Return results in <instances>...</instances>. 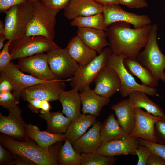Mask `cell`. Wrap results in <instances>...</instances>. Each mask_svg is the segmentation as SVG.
<instances>
[{
  "instance_id": "1",
  "label": "cell",
  "mask_w": 165,
  "mask_h": 165,
  "mask_svg": "<svg viewBox=\"0 0 165 165\" xmlns=\"http://www.w3.org/2000/svg\"><path fill=\"white\" fill-rule=\"evenodd\" d=\"M152 27L151 24L139 28H132L124 22L113 23L105 31L112 53H123L128 57L136 58L145 46Z\"/></svg>"
},
{
  "instance_id": "2",
  "label": "cell",
  "mask_w": 165,
  "mask_h": 165,
  "mask_svg": "<svg viewBox=\"0 0 165 165\" xmlns=\"http://www.w3.org/2000/svg\"><path fill=\"white\" fill-rule=\"evenodd\" d=\"M63 141L53 144L48 149L42 148L29 140L19 141L4 134L0 144L13 155L24 157L37 165H58L57 155Z\"/></svg>"
},
{
  "instance_id": "3",
  "label": "cell",
  "mask_w": 165,
  "mask_h": 165,
  "mask_svg": "<svg viewBox=\"0 0 165 165\" xmlns=\"http://www.w3.org/2000/svg\"><path fill=\"white\" fill-rule=\"evenodd\" d=\"M4 34L7 40L12 41L24 36L33 13V5L30 0L13 6L5 12Z\"/></svg>"
},
{
  "instance_id": "4",
  "label": "cell",
  "mask_w": 165,
  "mask_h": 165,
  "mask_svg": "<svg viewBox=\"0 0 165 165\" xmlns=\"http://www.w3.org/2000/svg\"><path fill=\"white\" fill-rule=\"evenodd\" d=\"M32 2L33 16L25 36L41 35L53 40L55 35L56 16L60 10L50 8L40 0Z\"/></svg>"
},
{
  "instance_id": "5",
  "label": "cell",
  "mask_w": 165,
  "mask_h": 165,
  "mask_svg": "<svg viewBox=\"0 0 165 165\" xmlns=\"http://www.w3.org/2000/svg\"><path fill=\"white\" fill-rule=\"evenodd\" d=\"M158 29L157 24L152 25L144 50L139 52L136 59L159 81L165 68V56L160 50L157 42Z\"/></svg>"
},
{
  "instance_id": "6",
  "label": "cell",
  "mask_w": 165,
  "mask_h": 165,
  "mask_svg": "<svg viewBox=\"0 0 165 165\" xmlns=\"http://www.w3.org/2000/svg\"><path fill=\"white\" fill-rule=\"evenodd\" d=\"M61 48L53 40L41 35L23 37L12 41L9 50L12 60L19 59Z\"/></svg>"
},
{
  "instance_id": "7",
  "label": "cell",
  "mask_w": 165,
  "mask_h": 165,
  "mask_svg": "<svg viewBox=\"0 0 165 165\" xmlns=\"http://www.w3.org/2000/svg\"><path fill=\"white\" fill-rule=\"evenodd\" d=\"M112 53L110 47H105L89 63L83 66H79L78 70L70 79V85L72 89L77 88L81 93L90 86L100 71L107 65Z\"/></svg>"
},
{
  "instance_id": "8",
  "label": "cell",
  "mask_w": 165,
  "mask_h": 165,
  "mask_svg": "<svg viewBox=\"0 0 165 165\" xmlns=\"http://www.w3.org/2000/svg\"><path fill=\"white\" fill-rule=\"evenodd\" d=\"M127 57H128L123 53L115 54L112 53L107 64L114 69L118 74L121 83L120 92L121 97L128 96L130 93L136 91H142L152 96L156 95L157 91L155 88L139 84L128 71L123 63L124 59Z\"/></svg>"
},
{
  "instance_id": "9",
  "label": "cell",
  "mask_w": 165,
  "mask_h": 165,
  "mask_svg": "<svg viewBox=\"0 0 165 165\" xmlns=\"http://www.w3.org/2000/svg\"><path fill=\"white\" fill-rule=\"evenodd\" d=\"M46 54L51 71L58 79L71 78L79 68V65L71 57L66 48L52 50Z\"/></svg>"
},
{
  "instance_id": "10",
  "label": "cell",
  "mask_w": 165,
  "mask_h": 165,
  "mask_svg": "<svg viewBox=\"0 0 165 165\" xmlns=\"http://www.w3.org/2000/svg\"><path fill=\"white\" fill-rule=\"evenodd\" d=\"M102 13L107 28L114 23L124 22L132 24L134 28H139L151 24V20L146 15H138L127 12L119 4L103 6Z\"/></svg>"
},
{
  "instance_id": "11",
  "label": "cell",
  "mask_w": 165,
  "mask_h": 165,
  "mask_svg": "<svg viewBox=\"0 0 165 165\" xmlns=\"http://www.w3.org/2000/svg\"><path fill=\"white\" fill-rule=\"evenodd\" d=\"M65 80L56 79L34 85L24 89L20 97L27 101L33 99L48 101L57 100L60 93L65 89Z\"/></svg>"
},
{
  "instance_id": "12",
  "label": "cell",
  "mask_w": 165,
  "mask_h": 165,
  "mask_svg": "<svg viewBox=\"0 0 165 165\" xmlns=\"http://www.w3.org/2000/svg\"><path fill=\"white\" fill-rule=\"evenodd\" d=\"M16 65L22 72L43 81L59 79L51 72L44 53L19 59Z\"/></svg>"
},
{
  "instance_id": "13",
  "label": "cell",
  "mask_w": 165,
  "mask_h": 165,
  "mask_svg": "<svg viewBox=\"0 0 165 165\" xmlns=\"http://www.w3.org/2000/svg\"><path fill=\"white\" fill-rule=\"evenodd\" d=\"M8 110L9 113L6 116L0 113V132L16 140L27 141L29 138L26 133L27 124L22 118V110L18 105Z\"/></svg>"
},
{
  "instance_id": "14",
  "label": "cell",
  "mask_w": 165,
  "mask_h": 165,
  "mask_svg": "<svg viewBox=\"0 0 165 165\" xmlns=\"http://www.w3.org/2000/svg\"><path fill=\"white\" fill-rule=\"evenodd\" d=\"M135 123L134 129L129 135L157 143L154 132L156 123L163 116H155L141 108H134Z\"/></svg>"
},
{
  "instance_id": "15",
  "label": "cell",
  "mask_w": 165,
  "mask_h": 165,
  "mask_svg": "<svg viewBox=\"0 0 165 165\" xmlns=\"http://www.w3.org/2000/svg\"><path fill=\"white\" fill-rule=\"evenodd\" d=\"M94 81L95 83L94 92L106 97L110 98L120 89L121 83L118 73L107 65L100 71Z\"/></svg>"
},
{
  "instance_id": "16",
  "label": "cell",
  "mask_w": 165,
  "mask_h": 165,
  "mask_svg": "<svg viewBox=\"0 0 165 165\" xmlns=\"http://www.w3.org/2000/svg\"><path fill=\"white\" fill-rule=\"evenodd\" d=\"M140 144L139 138L129 136L102 144L97 152L103 155H136L135 150Z\"/></svg>"
},
{
  "instance_id": "17",
  "label": "cell",
  "mask_w": 165,
  "mask_h": 165,
  "mask_svg": "<svg viewBox=\"0 0 165 165\" xmlns=\"http://www.w3.org/2000/svg\"><path fill=\"white\" fill-rule=\"evenodd\" d=\"M0 71L4 72L13 82L14 87L12 93L19 101L22 92L26 88L45 81L24 74L13 62Z\"/></svg>"
},
{
  "instance_id": "18",
  "label": "cell",
  "mask_w": 165,
  "mask_h": 165,
  "mask_svg": "<svg viewBox=\"0 0 165 165\" xmlns=\"http://www.w3.org/2000/svg\"><path fill=\"white\" fill-rule=\"evenodd\" d=\"M101 123L97 121L89 130L71 143L78 153H90L96 152L102 143L100 137Z\"/></svg>"
},
{
  "instance_id": "19",
  "label": "cell",
  "mask_w": 165,
  "mask_h": 165,
  "mask_svg": "<svg viewBox=\"0 0 165 165\" xmlns=\"http://www.w3.org/2000/svg\"><path fill=\"white\" fill-rule=\"evenodd\" d=\"M64 15L68 20L102 13L103 6L93 0H71L64 9Z\"/></svg>"
},
{
  "instance_id": "20",
  "label": "cell",
  "mask_w": 165,
  "mask_h": 165,
  "mask_svg": "<svg viewBox=\"0 0 165 165\" xmlns=\"http://www.w3.org/2000/svg\"><path fill=\"white\" fill-rule=\"evenodd\" d=\"M65 48L80 66L87 64L97 56L96 51L86 45L77 35L71 39Z\"/></svg>"
},
{
  "instance_id": "21",
  "label": "cell",
  "mask_w": 165,
  "mask_h": 165,
  "mask_svg": "<svg viewBox=\"0 0 165 165\" xmlns=\"http://www.w3.org/2000/svg\"><path fill=\"white\" fill-rule=\"evenodd\" d=\"M77 35L83 42L98 54L109 45L107 36L104 30L88 28H78Z\"/></svg>"
},
{
  "instance_id": "22",
  "label": "cell",
  "mask_w": 165,
  "mask_h": 165,
  "mask_svg": "<svg viewBox=\"0 0 165 165\" xmlns=\"http://www.w3.org/2000/svg\"><path fill=\"white\" fill-rule=\"evenodd\" d=\"M77 88L68 91L63 90L60 93L58 100L61 104L62 112L72 121L77 119L81 114V101Z\"/></svg>"
},
{
  "instance_id": "23",
  "label": "cell",
  "mask_w": 165,
  "mask_h": 165,
  "mask_svg": "<svg viewBox=\"0 0 165 165\" xmlns=\"http://www.w3.org/2000/svg\"><path fill=\"white\" fill-rule=\"evenodd\" d=\"M121 127L129 135L133 131L135 123L134 108L129 98L121 100L111 107Z\"/></svg>"
},
{
  "instance_id": "24",
  "label": "cell",
  "mask_w": 165,
  "mask_h": 165,
  "mask_svg": "<svg viewBox=\"0 0 165 165\" xmlns=\"http://www.w3.org/2000/svg\"><path fill=\"white\" fill-rule=\"evenodd\" d=\"M82 105L83 114H90L97 116H99L103 107L108 105L110 98L100 95L95 93L90 86L80 94Z\"/></svg>"
},
{
  "instance_id": "25",
  "label": "cell",
  "mask_w": 165,
  "mask_h": 165,
  "mask_svg": "<svg viewBox=\"0 0 165 165\" xmlns=\"http://www.w3.org/2000/svg\"><path fill=\"white\" fill-rule=\"evenodd\" d=\"M26 134L28 137L35 141L40 147L48 149L56 143L65 141L66 138L63 134H55L46 131H41L36 126L27 124Z\"/></svg>"
},
{
  "instance_id": "26",
  "label": "cell",
  "mask_w": 165,
  "mask_h": 165,
  "mask_svg": "<svg viewBox=\"0 0 165 165\" xmlns=\"http://www.w3.org/2000/svg\"><path fill=\"white\" fill-rule=\"evenodd\" d=\"M96 117L90 114H81L77 119L71 121L64 134L66 138L71 143L74 142L97 122Z\"/></svg>"
},
{
  "instance_id": "27",
  "label": "cell",
  "mask_w": 165,
  "mask_h": 165,
  "mask_svg": "<svg viewBox=\"0 0 165 165\" xmlns=\"http://www.w3.org/2000/svg\"><path fill=\"white\" fill-rule=\"evenodd\" d=\"M123 64L128 71L141 81L142 84L155 88L159 84L151 72L143 66L136 58L127 57L123 61Z\"/></svg>"
},
{
  "instance_id": "28",
  "label": "cell",
  "mask_w": 165,
  "mask_h": 165,
  "mask_svg": "<svg viewBox=\"0 0 165 165\" xmlns=\"http://www.w3.org/2000/svg\"><path fill=\"white\" fill-rule=\"evenodd\" d=\"M129 135L120 126L113 113L110 114L101 124L100 137L102 144Z\"/></svg>"
},
{
  "instance_id": "29",
  "label": "cell",
  "mask_w": 165,
  "mask_h": 165,
  "mask_svg": "<svg viewBox=\"0 0 165 165\" xmlns=\"http://www.w3.org/2000/svg\"><path fill=\"white\" fill-rule=\"evenodd\" d=\"M39 117L45 120L47 124L46 131L50 133L60 134L65 133L71 121L62 112L50 111L41 113Z\"/></svg>"
},
{
  "instance_id": "30",
  "label": "cell",
  "mask_w": 165,
  "mask_h": 165,
  "mask_svg": "<svg viewBox=\"0 0 165 165\" xmlns=\"http://www.w3.org/2000/svg\"><path fill=\"white\" fill-rule=\"evenodd\" d=\"M145 93L136 91L128 95L134 108H142L148 112L155 116H164V112L160 107L151 101Z\"/></svg>"
},
{
  "instance_id": "31",
  "label": "cell",
  "mask_w": 165,
  "mask_h": 165,
  "mask_svg": "<svg viewBox=\"0 0 165 165\" xmlns=\"http://www.w3.org/2000/svg\"><path fill=\"white\" fill-rule=\"evenodd\" d=\"M64 144L60 148L57 161L60 165H81V154L74 149L69 140L66 138Z\"/></svg>"
},
{
  "instance_id": "32",
  "label": "cell",
  "mask_w": 165,
  "mask_h": 165,
  "mask_svg": "<svg viewBox=\"0 0 165 165\" xmlns=\"http://www.w3.org/2000/svg\"><path fill=\"white\" fill-rule=\"evenodd\" d=\"M70 25L78 28H94L104 31L107 28L105 25L102 13L76 18L71 22Z\"/></svg>"
},
{
  "instance_id": "33",
  "label": "cell",
  "mask_w": 165,
  "mask_h": 165,
  "mask_svg": "<svg viewBox=\"0 0 165 165\" xmlns=\"http://www.w3.org/2000/svg\"><path fill=\"white\" fill-rule=\"evenodd\" d=\"M81 165H112L115 164L117 157L103 155L97 151L81 154Z\"/></svg>"
},
{
  "instance_id": "34",
  "label": "cell",
  "mask_w": 165,
  "mask_h": 165,
  "mask_svg": "<svg viewBox=\"0 0 165 165\" xmlns=\"http://www.w3.org/2000/svg\"><path fill=\"white\" fill-rule=\"evenodd\" d=\"M19 103L15 95L11 92L0 93V105L8 110L17 106Z\"/></svg>"
},
{
  "instance_id": "35",
  "label": "cell",
  "mask_w": 165,
  "mask_h": 165,
  "mask_svg": "<svg viewBox=\"0 0 165 165\" xmlns=\"http://www.w3.org/2000/svg\"><path fill=\"white\" fill-rule=\"evenodd\" d=\"M140 144L148 147L152 154H156L165 160V145L160 144L139 138Z\"/></svg>"
},
{
  "instance_id": "36",
  "label": "cell",
  "mask_w": 165,
  "mask_h": 165,
  "mask_svg": "<svg viewBox=\"0 0 165 165\" xmlns=\"http://www.w3.org/2000/svg\"><path fill=\"white\" fill-rule=\"evenodd\" d=\"M12 41L8 40L5 43L0 53V71L3 70L11 63L12 60L9 50V45Z\"/></svg>"
},
{
  "instance_id": "37",
  "label": "cell",
  "mask_w": 165,
  "mask_h": 165,
  "mask_svg": "<svg viewBox=\"0 0 165 165\" xmlns=\"http://www.w3.org/2000/svg\"><path fill=\"white\" fill-rule=\"evenodd\" d=\"M154 132L157 143L165 145V115L155 124Z\"/></svg>"
},
{
  "instance_id": "38",
  "label": "cell",
  "mask_w": 165,
  "mask_h": 165,
  "mask_svg": "<svg viewBox=\"0 0 165 165\" xmlns=\"http://www.w3.org/2000/svg\"><path fill=\"white\" fill-rule=\"evenodd\" d=\"M136 155L138 159V165H147L148 159L152 154L150 149L147 147L140 144L135 150Z\"/></svg>"
},
{
  "instance_id": "39",
  "label": "cell",
  "mask_w": 165,
  "mask_h": 165,
  "mask_svg": "<svg viewBox=\"0 0 165 165\" xmlns=\"http://www.w3.org/2000/svg\"><path fill=\"white\" fill-rule=\"evenodd\" d=\"M14 87V84L11 80L4 72L0 71V93L11 92Z\"/></svg>"
},
{
  "instance_id": "40",
  "label": "cell",
  "mask_w": 165,
  "mask_h": 165,
  "mask_svg": "<svg viewBox=\"0 0 165 165\" xmlns=\"http://www.w3.org/2000/svg\"><path fill=\"white\" fill-rule=\"evenodd\" d=\"M47 6L54 9H64L71 0H40Z\"/></svg>"
},
{
  "instance_id": "41",
  "label": "cell",
  "mask_w": 165,
  "mask_h": 165,
  "mask_svg": "<svg viewBox=\"0 0 165 165\" xmlns=\"http://www.w3.org/2000/svg\"><path fill=\"white\" fill-rule=\"evenodd\" d=\"M119 4L125 5L131 9H139L148 6L145 0H118Z\"/></svg>"
},
{
  "instance_id": "42",
  "label": "cell",
  "mask_w": 165,
  "mask_h": 165,
  "mask_svg": "<svg viewBox=\"0 0 165 165\" xmlns=\"http://www.w3.org/2000/svg\"><path fill=\"white\" fill-rule=\"evenodd\" d=\"M16 155L10 154L9 151L5 149L3 146L0 145V164H8L12 162L15 158Z\"/></svg>"
},
{
  "instance_id": "43",
  "label": "cell",
  "mask_w": 165,
  "mask_h": 165,
  "mask_svg": "<svg viewBox=\"0 0 165 165\" xmlns=\"http://www.w3.org/2000/svg\"><path fill=\"white\" fill-rule=\"evenodd\" d=\"M28 0H0V12H5L12 6L20 4Z\"/></svg>"
},
{
  "instance_id": "44",
  "label": "cell",
  "mask_w": 165,
  "mask_h": 165,
  "mask_svg": "<svg viewBox=\"0 0 165 165\" xmlns=\"http://www.w3.org/2000/svg\"><path fill=\"white\" fill-rule=\"evenodd\" d=\"M42 101L38 99L29 100L28 106L33 112L38 113L41 110Z\"/></svg>"
},
{
  "instance_id": "45",
  "label": "cell",
  "mask_w": 165,
  "mask_h": 165,
  "mask_svg": "<svg viewBox=\"0 0 165 165\" xmlns=\"http://www.w3.org/2000/svg\"><path fill=\"white\" fill-rule=\"evenodd\" d=\"M147 165H165V160L159 155L152 154L148 159Z\"/></svg>"
},
{
  "instance_id": "46",
  "label": "cell",
  "mask_w": 165,
  "mask_h": 165,
  "mask_svg": "<svg viewBox=\"0 0 165 165\" xmlns=\"http://www.w3.org/2000/svg\"><path fill=\"white\" fill-rule=\"evenodd\" d=\"M9 165H33L35 164L31 160L24 157L16 155L14 159L9 164Z\"/></svg>"
},
{
  "instance_id": "47",
  "label": "cell",
  "mask_w": 165,
  "mask_h": 165,
  "mask_svg": "<svg viewBox=\"0 0 165 165\" xmlns=\"http://www.w3.org/2000/svg\"><path fill=\"white\" fill-rule=\"evenodd\" d=\"M102 6L112 4H119L118 0H93Z\"/></svg>"
},
{
  "instance_id": "48",
  "label": "cell",
  "mask_w": 165,
  "mask_h": 165,
  "mask_svg": "<svg viewBox=\"0 0 165 165\" xmlns=\"http://www.w3.org/2000/svg\"><path fill=\"white\" fill-rule=\"evenodd\" d=\"M49 102L46 101H42L41 109L40 111L41 113L50 111L51 108V106Z\"/></svg>"
},
{
  "instance_id": "49",
  "label": "cell",
  "mask_w": 165,
  "mask_h": 165,
  "mask_svg": "<svg viewBox=\"0 0 165 165\" xmlns=\"http://www.w3.org/2000/svg\"><path fill=\"white\" fill-rule=\"evenodd\" d=\"M7 40L5 35L4 34H0V50L2 49L5 44L4 42Z\"/></svg>"
},
{
  "instance_id": "50",
  "label": "cell",
  "mask_w": 165,
  "mask_h": 165,
  "mask_svg": "<svg viewBox=\"0 0 165 165\" xmlns=\"http://www.w3.org/2000/svg\"><path fill=\"white\" fill-rule=\"evenodd\" d=\"M5 29V23H4L2 21H0V34H4Z\"/></svg>"
},
{
  "instance_id": "51",
  "label": "cell",
  "mask_w": 165,
  "mask_h": 165,
  "mask_svg": "<svg viewBox=\"0 0 165 165\" xmlns=\"http://www.w3.org/2000/svg\"><path fill=\"white\" fill-rule=\"evenodd\" d=\"M160 80L163 81L165 82V72L164 71L163 74L162 75L161 77Z\"/></svg>"
},
{
  "instance_id": "52",
  "label": "cell",
  "mask_w": 165,
  "mask_h": 165,
  "mask_svg": "<svg viewBox=\"0 0 165 165\" xmlns=\"http://www.w3.org/2000/svg\"><path fill=\"white\" fill-rule=\"evenodd\" d=\"M30 0L33 1H35V0Z\"/></svg>"
},
{
  "instance_id": "53",
  "label": "cell",
  "mask_w": 165,
  "mask_h": 165,
  "mask_svg": "<svg viewBox=\"0 0 165 165\" xmlns=\"http://www.w3.org/2000/svg\"><path fill=\"white\" fill-rule=\"evenodd\" d=\"M164 9H165V7H164Z\"/></svg>"
}]
</instances>
